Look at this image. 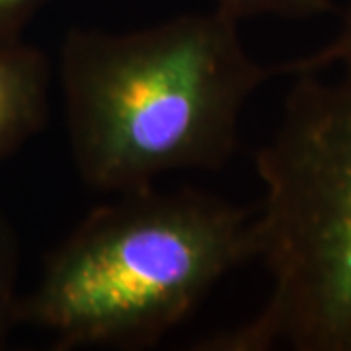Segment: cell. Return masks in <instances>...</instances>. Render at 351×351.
Here are the masks:
<instances>
[{
  "instance_id": "1",
  "label": "cell",
  "mask_w": 351,
  "mask_h": 351,
  "mask_svg": "<svg viewBox=\"0 0 351 351\" xmlns=\"http://www.w3.org/2000/svg\"><path fill=\"white\" fill-rule=\"evenodd\" d=\"M271 76L246 49L240 18L221 8L121 34L73 27L59 80L76 172L115 195L182 170H219Z\"/></svg>"
},
{
  "instance_id": "2",
  "label": "cell",
  "mask_w": 351,
  "mask_h": 351,
  "mask_svg": "<svg viewBox=\"0 0 351 351\" xmlns=\"http://www.w3.org/2000/svg\"><path fill=\"white\" fill-rule=\"evenodd\" d=\"M252 221L250 209L199 189L115 193L49 252L18 324L59 351L151 348L254 260Z\"/></svg>"
},
{
  "instance_id": "3",
  "label": "cell",
  "mask_w": 351,
  "mask_h": 351,
  "mask_svg": "<svg viewBox=\"0 0 351 351\" xmlns=\"http://www.w3.org/2000/svg\"><path fill=\"white\" fill-rule=\"evenodd\" d=\"M291 76L271 138L254 154L263 199L254 260L271 289L248 322L205 351H351V66Z\"/></svg>"
},
{
  "instance_id": "4",
  "label": "cell",
  "mask_w": 351,
  "mask_h": 351,
  "mask_svg": "<svg viewBox=\"0 0 351 351\" xmlns=\"http://www.w3.org/2000/svg\"><path fill=\"white\" fill-rule=\"evenodd\" d=\"M51 69L36 45H0V162L20 151L47 123Z\"/></svg>"
},
{
  "instance_id": "5",
  "label": "cell",
  "mask_w": 351,
  "mask_h": 351,
  "mask_svg": "<svg viewBox=\"0 0 351 351\" xmlns=\"http://www.w3.org/2000/svg\"><path fill=\"white\" fill-rule=\"evenodd\" d=\"M18 271H20V244L18 234L6 215L0 211V346L10 330L18 326Z\"/></svg>"
},
{
  "instance_id": "6",
  "label": "cell",
  "mask_w": 351,
  "mask_h": 351,
  "mask_svg": "<svg viewBox=\"0 0 351 351\" xmlns=\"http://www.w3.org/2000/svg\"><path fill=\"white\" fill-rule=\"evenodd\" d=\"M339 66H351V0H348L336 36L322 47L285 63L274 64V76H293L299 73H324Z\"/></svg>"
},
{
  "instance_id": "7",
  "label": "cell",
  "mask_w": 351,
  "mask_h": 351,
  "mask_svg": "<svg viewBox=\"0 0 351 351\" xmlns=\"http://www.w3.org/2000/svg\"><path fill=\"white\" fill-rule=\"evenodd\" d=\"M215 8L234 14L240 20L248 16L306 20L330 12L334 8V0H215Z\"/></svg>"
},
{
  "instance_id": "8",
  "label": "cell",
  "mask_w": 351,
  "mask_h": 351,
  "mask_svg": "<svg viewBox=\"0 0 351 351\" xmlns=\"http://www.w3.org/2000/svg\"><path fill=\"white\" fill-rule=\"evenodd\" d=\"M47 0H0V45L22 41L25 25Z\"/></svg>"
}]
</instances>
